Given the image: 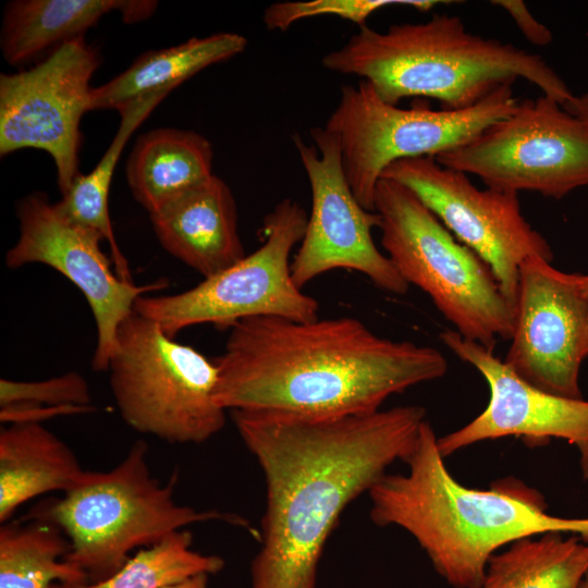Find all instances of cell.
Segmentation results:
<instances>
[{
	"instance_id": "10",
	"label": "cell",
	"mask_w": 588,
	"mask_h": 588,
	"mask_svg": "<svg viewBox=\"0 0 588 588\" xmlns=\"http://www.w3.org/2000/svg\"><path fill=\"white\" fill-rule=\"evenodd\" d=\"M434 159L489 188L560 199L588 185V126L542 95Z\"/></svg>"
},
{
	"instance_id": "27",
	"label": "cell",
	"mask_w": 588,
	"mask_h": 588,
	"mask_svg": "<svg viewBox=\"0 0 588 588\" xmlns=\"http://www.w3.org/2000/svg\"><path fill=\"white\" fill-rule=\"evenodd\" d=\"M90 402L88 383L76 371L39 381L0 379V407L21 403L88 406Z\"/></svg>"
},
{
	"instance_id": "24",
	"label": "cell",
	"mask_w": 588,
	"mask_h": 588,
	"mask_svg": "<svg viewBox=\"0 0 588 588\" xmlns=\"http://www.w3.org/2000/svg\"><path fill=\"white\" fill-rule=\"evenodd\" d=\"M70 541L54 524L42 519L4 523L0 528V588H51L82 585L89 577L65 560Z\"/></svg>"
},
{
	"instance_id": "22",
	"label": "cell",
	"mask_w": 588,
	"mask_h": 588,
	"mask_svg": "<svg viewBox=\"0 0 588 588\" xmlns=\"http://www.w3.org/2000/svg\"><path fill=\"white\" fill-rule=\"evenodd\" d=\"M587 573L588 541L552 531L493 554L479 588H580Z\"/></svg>"
},
{
	"instance_id": "5",
	"label": "cell",
	"mask_w": 588,
	"mask_h": 588,
	"mask_svg": "<svg viewBox=\"0 0 588 588\" xmlns=\"http://www.w3.org/2000/svg\"><path fill=\"white\" fill-rule=\"evenodd\" d=\"M176 476L161 483L148 465V445L135 441L108 471H88L63 497L47 499L25 518L58 526L70 541L65 560L97 581L114 574L134 550L187 526L219 520L248 528L243 517L196 510L174 500Z\"/></svg>"
},
{
	"instance_id": "8",
	"label": "cell",
	"mask_w": 588,
	"mask_h": 588,
	"mask_svg": "<svg viewBox=\"0 0 588 588\" xmlns=\"http://www.w3.org/2000/svg\"><path fill=\"white\" fill-rule=\"evenodd\" d=\"M518 102L512 85H503L466 109L400 108L383 101L360 81L341 88L324 128L338 138L343 170L356 199L375 211L376 186L389 164L406 158H436L456 149L510 117Z\"/></svg>"
},
{
	"instance_id": "15",
	"label": "cell",
	"mask_w": 588,
	"mask_h": 588,
	"mask_svg": "<svg viewBox=\"0 0 588 588\" xmlns=\"http://www.w3.org/2000/svg\"><path fill=\"white\" fill-rule=\"evenodd\" d=\"M587 274L567 273L538 257L519 268L515 323L505 359L519 378L543 391L583 397Z\"/></svg>"
},
{
	"instance_id": "32",
	"label": "cell",
	"mask_w": 588,
	"mask_h": 588,
	"mask_svg": "<svg viewBox=\"0 0 588 588\" xmlns=\"http://www.w3.org/2000/svg\"><path fill=\"white\" fill-rule=\"evenodd\" d=\"M586 294H587V333H586L585 353H586V357H587L588 356V274H587Z\"/></svg>"
},
{
	"instance_id": "14",
	"label": "cell",
	"mask_w": 588,
	"mask_h": 588,
	"mask_svg": "<svg viewBox=\"0 0 588 588\" xmlns=\"http://www.w3.org/2000/svg\"><path fill=\"white\" fill-rule=\"evenodd\" d=\"M16 216L19 237L5 254L7 267L42 264L78 287L97 327L91 367L95 371H107L119 326L134 310L138 297L161 290L164 283L139 286L123 281L112 270V259L100 247L103 237L65 218L44 193L23 197L16 206Z\"/></svg>"
},
{
	"instance_id": "11",
	"label": "cell",
	"mask_w": 588,
	"mask_h": 588,
	"mask_svg": "<svg viewBox=\"0 0 588 588\" xmlns=\"http://www.w3.org/2000/svg\"><path fill=\"white\" fill-rule=\"evenodd\" d=\"M100 64L84 37L63 42L35 65L0 75V155L40 149L54 162L61 194L81 175L79 124Z\"/></svg>"
},
{
	"instance_id": "13",
	"label": "cell",
	"mask_w": 588,
	"mask_h": 588,
	"mask_svg": "<svg viewBox=\"0 0 588 588\" xmlns=\"http://www.w3.org/2000/svg\"><path fill=\"white\" fill-rule=\"evenodd\" d=\"M310 136L315 145L293 135L311 191L305 234L291 262L294 283L303 289L328 271L347 269L366 275L383 291L406 294L409 285L373 242L379 216L356 199L343 170L338 138L324 127L311 128Z\"/></svg>"
},
{
	"instance_id": "26",
	"label": "cell",
	"mask_w": 588,
	"mask_h": 588,
	"mask_svg": "<svg viewBox=\"0 0 588 588\" xmlns=\"http://www.w3.org/2000/svg\"><path fill=\"white\" fill-rule=\"evenodd\" d=\"M442 1L436 0H309L281 1L270 4L262 20L269 30L285 32L293 23L319 15H334L364 27L376 11L390 5H407L429 11Z\"/></svg>"
},
{
	"instance_id": "17",
	"label": "cell",
	"mask_w": 588,
	"mask_h": 588,
	"mask_svg": "<svg viewBox=\"0 0 588 588\" xmlns=\"http://www.w3.org/2000/svg\"><path fill=\"white\" fill-rule=\"evenodd\" d=\"M149 217L164 250L204 278L246 256L238 235L234 196L229 185L216 174Z\"/></svg>"
},
{
	"instance_id": "31",
	"label": "cell",
	"mask_w": 588,
	"mask_h": 588,
	"mask_svg": "<svg viewBox=\"0 0 588 588\" xmlns=\"http://www.w3.org/2000/svg\"><path fill=\"white\" fill-rule=\"evenodd\" d=\"M209 575L199 574L163 588H209Z\"/></svg>"
},
{
	"instance_id": "19",
	"label": "cell",
	"mask_w": 588,
	"mask_h": 588,
	"mask_svg": "<svg viewBox=\"0 0 588 588\" xmlns=\"http://www.w3.org/2000/svg\"><path fill=\"white\" fill-rule=\"evenodd\" d=\"M71 448L39 422L0 430V523L45 493L66 492L85 475Z\"/></svg>"
},
{
	"instance_id": "3",
	"label": "cell",
	"mask_w": 588,
	"mask_h": 588,
	"mask_svg": "<svg viewBox=\"0 0 588 588\" xmlns=\"http://www.w3.org/2000/svg\"><path fill=\"white\" fill-rule=\"evenodd\" d=\"M444 460L426 420L403 461L407 471L387 473L367 494L371 520L408 532L450 586L479 588L491 556L525 537L555 531L588 541V517L550 514L544 497L517 478L466 487Z\"/></svg>"
},
{
	"instance_id": "29",
	"label": "cell",
	"mask_w": 588,
	"mask_h": 588,
	"mask_svg": "<svg viewBox=\"0 0 588 588\" xmlns=\"http://www.w3.org/2000/svg\"><path fill=\"white\" fill-rule=\"evenodd\" d=\"M492 4L505 10L524 37L536 46H547L553 40L551 30L536 20L522 0H495Z\"/></svg>"
},
{
	"instance_id": "16",
	"label": "cell",
	"mask_w": 588,
	"mask_h": 588,
	"mask_svg": "<svg viewBox=\"0 0 588 588\" xmlns=\"http://www.w3.org/2000/svg\"><path fill=\"white\" fill-rule=\"evenodd\" d=\"M440 339L483 377L490 393L479 415L438 438L444 458L486 440L515 437L536 446L560 439L577 449L583 477L588 479V400L565 397L531 385L493 352L455 330L443 331Z\"/></svg>"
},
{
	"instance_id": "25",
	"label": "cell",
	"mask_w": 588,
	"mask_h": 588,
	"mask_svg": "<svg viewBox=\"0 0 588 588\" xmlns=\"http://www.w3.org/2000/svg\"><path fill=\"white\" fill-rule=\"evenodd\" d=\"M192 532L176 530L136 551L111 576L74 588H163L189 577L219 573L224 560L192 549Z\"/></svg>"
},
{
	"instance_id": "1",
	"label": "cell",
	"mask_w": 588,
	"mask_h": 588,
	"mask_svg": "<svg viewBox=\"0 0 588 588\" xmlns=\"http://www.w3.org/2000/svg\"><path fill=\"white\" fill-rule=\"evenodd\" d=\"M232 418L266 485L252 588H315L342 512L405 460L427 420L419 405L333 418L232 411Z\"/></svg>"
},
{
	"instance_id": "20",
	"label": "cell",
	"mask_w": 588,
	"mask_h": 588,
	"mask_svg": "<svg viewBox=\"0 0 588 588\" xmlns=\"http://www.w3.org/2000/svg\"><path fill=\"white\" fill-rule=\"evenodd\" d=\"M247 39L231 32L193 37L176 46L148 50L125 71L93 87L91 110L120 112L134 101L152 94L171 93L201 70L243 52Z\"/></svg>"
},
{
	"instance_id": "34",
	"label": "cell",
	"mask_w": 588,
	"mask_h": 588,
	"mask_svg": "<svg viewBox=\"0 0 588 588\" xmlns=\"http://www.w3.org/2000/svg\"><path fill=\"white\" fill-rule=\"evenodd\" d=\"M580 588H588V573L586 575V577L584 578L581 585H580Z\"/></svg>"
},
{
	"instance_id": "33",
	"label": "cell",
	"mask_w": 588,
	"mask_h": 588,
	"mask_svg": "<svg viewBox=\"0 0 588 588\" xmlns=\"http://www.w3.org/2000/svg\"><path fill=\"white\" fill-rule=\"evenodd\" d=\"M51 588H74L72 585L56 584Z\"/></svg>"
},
{
	"instance_id": "30",
	"label": "cell",
	"mask_w": 588,
	"mask_h": 588,
	"mask_svg": "<svg viewBox=\"0 0 588 588\" xmlns=\"http://www.w3.org/2000/svg\"><path fill=\"white\" fill-rule=\"evenodd\" d=\"M568 113L583 121L588 126V93L573 96L562 106Z\"/></svg>"
},
{
	"instance_id": "4",
	"label": "cell",
	"mask_w": 588,
	"mask_h": 588,
	"mask_svg": "<svg viewBox=\"0 0 588 588\" xmlns=\"http://www.w3.org/2000/svg\"><path fill=\"white\" fill-rule=\"evenodd\" d=\"M332 72L359 76L383 101L429 97L443 109L469 108L503 85L524 78L561 106L573 98L566 83L538 54L469 33L455 15L433 14L378 32L360 27L322 58Z\"/></svg>"
},
{
	"instance_id": "2",
	"label": "cell",
	"mask_w": 588,
	"mask_h": 588,
	"mask_svg": "<svg viewBox=\"0 0 588 588\" xmlns=\"http://www.w3.org/2000/svg\"><path fill=\"white\" fill-rule=\"evenodd\" d=\"M215 364L223 409L302 418L373 413L448 370L437 348L379 336L353 317L241 319Z\"/></svg>"
},
{
	"instance_id": "12",
	"label": "cell",
	"mask_w": 588,
	"mask_h": 588,
	"mask_svg": "<svg viewBox=\"0 0 588 588\" xmlns=\"http://www.w3.org/2000/svg\"><path fill=\"white\" fill-rule=\"evenodd\" d=\"M381 177L409 188L475 252L490 267L515 310L522 264L531 257L552 261L551 246L524 218L518 194L479 189L466 173L445 168L432 157L396 160Z\"/></svg>"
},
{
	"instance_id": "7",
	"label": "cell",
	"mask_w": 588,
	"mask_h": 588,
	"mask_svg": "<svg viewBox=\"0 0 588 588\" xmlns=\"http://www.w3.org/2000/svg\"><path fill=\"white\" fill-rule=\"evenodd\" d=\"M107 370L121 417L137 432L199 444L225 425L215 362L135 310L119 326Z\"/></svg>"
},
{
	"instance_id": "23",
	"label": "cell",
	"mask_w": 588,
	"mask_h": 588,
	"mask_svg": "<svg viewBox=\"0 0 588 588\" xmlns=\"http://www.w3.org/2000/svg\"><path fill=\"white\" fill-rule=\"evenodd\" d=\"M169 94H152L121 110L119 130L96 167L89 173L81 174L56 203L65 218L98 232L103 237L109 244L110 258L117 274L126 282H133L130 266L115 240L109 213L111 181L131 135Z\"/></svg>"
},
{
	"instance_id": "18",
	"label": "cell",
	"mask_w": 588,
	"mask_h": 588,
	"mask_svg": "<svg viewBox=\"0 0 588 588\" xmlns=\"http://www.w3.org/2000/svg\"><path fill=\"white\" fill-rule=\"evenodd\" d=\"M157 8L149 0H13L3 11L0 49L11 65L29 62L63 42L84 37L90 27L112 11L125 23L151 16Z\"/></svg>"
},
{
	"instance_id": "9",
	"label": "cell",
	"mask_w": 588,
	"mask_h": 588,
	"mask_svg": "<svg viewBox=\"0 0 588 588\" xmlns=\"http://www.w3.org/2000/svg\"><path fill=\"white\" fill-rule=\"evenodd\" d=\"M308 215L285 198L264 220V243L233 266L171 295L140 296L134 310L174 338L195 324L230 328L241 319L274 316L296 321L318 318L319 304L291 274L290 257L302 242Z\"/></svg>"
},
{
	"instance_id": "21",
	"label": "cell",
	"mask_w": 588,
	"mask_h": 588,
	"mask_svg": "<svg viewBox=\"0 0 588 588\" xmlns=\"http://www.w3.org/2000/svg\"><path fill=\"white\" fill-rule=\"evenodd\" d=\"M213 150L201 134L159 127L142 134L126 163L134 199L148 213L213 175Z\"/></svg>"
},
{
	"instance_id": "28",
	"label": "cell",
	"mask_w": 588,
	"mask_h": 588,
	"mask_svg": "<svg viewBox=\"0 0 588 588\" xmlns=\"http://www.w3.org/2000/svg\"><path fill=\"white\" fill-rule=\"evenodd\" d=\"M95 409L94 406H77V405H40V404H12L0 407V420L3 424L10 425L15 422H39L57 416L90 413Z\"/></svg>"
},
{
	"instance_id": "6",
	"label": "cell",
	"mask_w": 588,
	"mask_h": 588,
	"mask_svg": "<svg viewBox=\"0 0 588 588\" xmlns=\"http://www.w3.org/2000/svg\"><path fill=\"white\" fill-rule=\"evenodd\" d=\"M373 209L381 245L396 271L431 298L456 332L491 352L498 339L511 340L515 308L490 267L409 188L381 177Z\"/></svg>"
}]
</instances>
